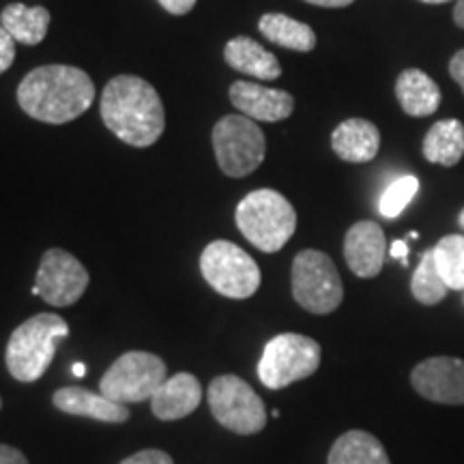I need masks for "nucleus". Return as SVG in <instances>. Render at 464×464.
I'll use <instances>...</instances> for the list:
<instances>
[{
    "label": "nucleus",
    "instance_id": "nucleus-1",
    "mask_svg": "<svg viewBox=\"0 0 464 464\" xmlns=\"http://www.w3.org/2000/svg\"><path fill=\"white\" fill-rule=\"evenodd\" d=\"M103 123L119 140L147 149L166 130V112L160 92L138 75H116L102 92Z\"/></svg>",
    "mask_w": 464,
    "mask_h": 464
},
{
    "label": "nucleus",
    "instance_id": "nucleus-2",
    "mask_svg": "<svg viewBox=\"0 0 464 464\" xmlns=\"http://www.w3.org/2000/svg\"><path fill=\"white\" fill-rule=\"evenodd\" d=\"M95 102L91 75L72 65H44L24 75L17 103L34 121L48 125L72 123Z\"/></svg>",
    "mask_w": 464,
    "mask_h": 464
},
{
    "label": "nucleus",
    "instance_id": "nucleus-3",
    "mask_svg": "<svg viewBox=\"0 0 464 464\" xmlns=\"http://www.w3.org/2000/svg\"><path fill=\"white\" fill-rule=\"evenodd\" d=\"M69 334V324L63 316L44 312L28 318L11 334L5 362L9 374L20 382H34L48 372L56 346Z\"/></svg>",
    "mask_w": 464,
    "mask_h": 464
},
{
    "label": "nucleus",
    "instance_id": "nucleus-4",
    "mask_svg": "<svg viewBox=\"0 0 464 464\" xmlns=\"http://www.w3.org/2000/svg\"><path fill=\"white\" fill-rule=\"evenodd\" d=\"M241 235L265 254H276L297 230V211L276 189L249 191L235 213Z\"/></svg>",
    "mask_w": 464,
    "mask_h": 464
},
{
    "label": "nucleus",
    "instance_id": "nucleus-5",
    "mask_svg": "<svg viewBox=\"0 0 464 464\" xmlns=\"http://www.w3.org/2000/svg\"><path fill=\"white\" fill-rule=\"evenodd\" d=\"M218 166L226 177L243 179L265 161L266 140L256 121L246 114H226L211 133Z\"/></svg>",
    "mask_w": 464,
    "mask_h": 464
},
{
    "label": "nucleus",
    "instance_id": "nucleus-6",
    "mask_svg": "<svg viewBox=\"0 0 464 464\" xmlns=\"http://www.w3.org/2000/svg\"><path fill=\"white\" fill-rule=\"evenodd\" d=\"M321 344L301 334H280L266 342L258 362V379L269 390H284L312 376L321 365Z\"/></svg>",
    "mask_w": 464,
    "mask_h": 464
},
{
    "label": "nucleus",
    "instance_id": "nucleus-7",
    "mask_svg": "<svg viewBox=\"0 0 464 464\" xmlns=\"http://www.w3.org/2000/svg\"><path fill=\"white\" fill-rule=\"evenodd\" d=\"M290 284L295 301L318 316L332 314L344 299V286L334 260L318 249H304L295 256Z\"/></svg>",
    "mask_w": 464,
    "mask_h": 464
},
{
    "label": "nucleus",
    "instance_id": "nucleus-8",
    "mask_svg": "<svg viewBox=\"0 0 464 464\" xmlns=\"http://www.w3.org/2000/svg\"><path fill=\"white\" fill-rule=\"evenodd\" d=\"M200 271L222 297L247 299L260 288V269L246 249L230 241H213L202 249Z\"/></svg>",
    "mask_w": 464,
    "mask_h": 464
},
{
    "label": "nucleus",
    "instance_id": "nucleus-9",
    "mask_svg": "<svg viewBox=\"0 0 464 464\" xmlns=\"http://www.w3.org/2000/svg\"><path fill=\"white\" fill-rule=\"evenodd\" d=\"M166 374L168 368L161 357L147 351H130L116 359L102 376L100 392L121 404L144 402L164 385Z\"/></svg>",
    "mask_w": 464,
    "mask_h": 464
},
{
    "label": "nucleus",
    "instance_id": "nucleus-10",
    "mask_svg": "<svg viewBox=\"0 0 464 464\" xmlns=\"http://www.w3.org/2000/svg\"><path fill=\"white\" fill-rule=\"evenodd\" d=\"M208 406L218 423L235 434H256L266 426V409L252 385L235 374H222L208 385Z\"/></svg>",
    "mask_w": 464,
    "mask_h": 464
},
{
    "label": "nucleus",
    "instance_id": "nucleus-11",
    "mask_svg": "<svg viewBox=\"0 0 464 464\" xmlns=\"http://www.w3.org/2000/svg\"><path fill=\"white\" fill-rule=\"evenodd\" d=\"M91 276L86 266L65 249H48L39 263L33 295L54 307L73 305L86 293Z\"/></svg>",
    "mask_w": 464,
    "mask_h": 464
},
{
    "label": "nucleus",
    "instance_id": "nucleus-12",
    "mask_svg": "<svg viewBox=\"0 0 464 464\" xmlns=\"http://www.w3.org/2000/svg\"><path fill=\"white\" fill-rule=\"evenodd\" d=\"M411 385L430 402L464 406V359H423L411 372Z\"/></svg>",
    "mask_w": 464,
    "mask_h": 464
},
{
    "label": "nucleus",
    "instance_id": "nucleus-13",
    "mask_svg": "<svg viewBox=\"0 0 464 464\" xmlns=\"http://www.w3.org/2000/svg\"><path fill=\"white\" fill-rule=\"evenodd\" d=\"M387 256L385 232L376 222L363 219L353 224L344 237V258L348 269L359 277H376Z\"/></svg>",
    "mask_w": 464,
    "mask_h": 464
},
{
    "label": "nucleus",
    "instance_id": "nucleus-14",
    "mask_svg": "<svg viewBox=\"0 0 464 464\" xmlns=\"http://www.w3.org/2000/svg\"><path fill=\"white\" fill-rule=\"evenodd\" d=\"M232 106L246 114L252 121H265V123H277L288 119L295 110L293 95L280 89H269L263 84H252L237 80L230 84Z\"/></svg>",
    "mask_w": 464,
    "mask_h": 464
},
{
    "label": "nucleus",
    "instance_id": "nucleus-15",
    "mask_svg": "<svg viewBox=\"0 0 464 464\" xmlns=\"http://www.w3.org/2000/svg\"><path fill=\"white\" fill-rule=\"evenodd\" d=\"M200 381L189 372H179L164 381L150 398V411L161 421H177L189 417L200 406Z\"/></svg>",
    "mask_w": 464,
    "mask_h": 464
},
{
    "label": "nucleus",
    "instance_id": "nucleus-16",
    "mask_svg": "<svg viewBox=\"0 0 464 464\" xmlns=\"http://www.w3.org/2000/svg\"><path fill=\"white\" fill-rule=\"evenodd\" d=\"M52 402L61 413L75 415V417H89L95 421H106V423H123L130 420V409L127 404L114 402L103 396V393H95L84 387L72 385L63 387L54 393Z\"/></svg>",
    "mask_w": 464,
    "mask_h": 464
},
{
    "label": "nucleus",
    "instance_id": "nucleus-17",
    "mask_svg": "<svg viewBox=\"0 0 464 464\" xmlns=\"http://www.w3.org/2000/svg\"><path fill=\"white\" fill-rule=\"evenodd\" d=\"M332 149L348 164L372 161L381 149L379 127L365 119H346L332 133Z\"/></svg>",
    "mask_w": 464,
    "mask_h": 464
},
{
    "label": "nucleus",
    "instance_id": "nucleus-18",
    "mask_svg": "<svg viewBox=\"0 0 464 464\" xmlns=\"http://www.w3.org/2000/svg\"><path fill=\"white\" fill-rule=\"evenodd\" d=\"M226 65L235 72L252 75L256 80H277L282 75V65L276 54L265 50L252 37H235L224 48Z\"/></svg>",
    "mask_w": 464,
    "mask_h": 464
},
{
    "label": "nucleus",
    "instance_id": "nucleus-19",
    "mask_svg": "<svg viewBox=\"0 0 464 464\" xmlns=\"http://www.w3.org/2000/svg\"><path fill=\"white\" fill-rule=\"evenodd\" d=\"M396 97L409 116H430L440 106V89L428 73L406 69L396 80Z\"/></svg>",
    "mask_w": 464,
    "mask_h": 464
},
{
    "label": "nucleus",
    "instance_id": "nucleus-20",
    "mask_svg": "<svg viewBox=\"0 0 464 464\" xmlns=\"http://www.w3.org/2000/svg\"><path fill=\"white\" fill-rule=\"evenodd\" d=\"M464 155V125L458 119L434 123L423 138V158L430 164L456 166Z\"/></svg>",
    "mask_w": 464,
    "mask_h": 464
},
{
    "label": "nucleus",
    "instance_id": "nucleus-21",
    "mask_svg": "<svg viewBox=\"0 0 464 464\" xmlns=\"http://www.w3.org/2000/svg\"><path fill=\"white\" fill-rule=\"evenodd\" d=\"M50 17V11L45 7H26L22 3H14L3 9L0 24L17 44L37 45L48 34Z\"/></svg>",
    "mask_w": 464,
    "mask_h": 464
},
{
    "label": "nucleus",
    "instance_id": "nucleus-22",
    "mask_svg": "<svg viewBox=\"0 0 464 464\" xmlns=\"http://www.w3.org/2000/svg\"><path fill=\"white\" fill-rule=\"evenodd\" d=\"M327 464H392L385 448L365 430H348L335 440Z\"/></svg>",
    "mask_w": 464,
    "mask_h": 464
},
{
    "label": "nucleus",
    "instance_id": "nucleus-23",
    "mask_svg": "<svg viewBox=\"0 0 464 464\" xmlns=\"http://www.w3.org/2000/svg\"><path fill=\"white\" fill-rule=\"evenodd\" d=\"M258 31L265 39L280 48L295 52H312L316 48V33L304 22L284 14H265L258 22Z\"/></svg>",
    "mask_w": 464,
    "mask_h": 464
},
{
    "label": "nucleus",
    "instance_id": "nucleus-24",
    "mask_svg": "<svg viewBox=\"0 0 464 464\" xmlns=\"http://www.w3.org/2000/svg\"><path fill=\"white\" fill-rule=\"evenodd\" d=\"M434 263L451 290L464 288V239L460 235L443 237L432 249Z\"/></svg>",
    "mask_w": 464,
    "mask_h": 464
},
{
    "label": "nucleus",
    "instance_id": "nucleus-25",
    "mask_svg": "<svg viewBox=\"0 0 464 464\" xmlns=\"http://www.w3.org/2000/svg\"><path fill=\"white\" fill-rule=\"evenodd\" d=\"M448 290V284L443 282L437 263H434L432 249H428L417 265L413 280H411V293L423 305H437L439 301L445 299Z\"/></svg>",
    "mask_w": 464,
    "mask_h": 464
},
{
    "label": "nucleus",
    "instance_id": "nucleus-26",
    "mask_svg": "<svg viewBox=\"0 0 464 464\" xmlns=\"http://www.w3.org/2000/svg\"><path fill=\"white\" fill-rule=\"evenodd\" d=\"M417 189H420V181H417V177H411V174L409 177H400L398 181H393L381 196V202H379L381 216L390 219L398 218L406 208V205L415 198Z\"/></svg>",
    "mask_w": 464,
    "mask_h": 464
},
{
    "label": "nucleus",
    "instance_id": "nucleus-27",
    "mask_svg": "<svg viewBox=\"0 0 464 464\" xmlns=\"http://www.w3.org/2000/svg\"><path fill=\"white\" fill-rule=\"evenodd\" d=\"M15 61V39L0 24V73H5Z\"/></svg>",
    "mask_w": 464,
    "mask_h": 464
},
{
    "label": "nucleus",
    "instance_id": "nucleus-28",
    "mask_svg": "<svg viewBox=\"0 0 464 464\" xmlns=\"http://www.w3.org/2000/svg\"><path fill=\"white\" fill-rule=\"evenodd\" d=\"M121 464H174V460L161 450H142L138 454L125 458Z\"/></svg>",
    "mask_w": 464,
    "mask_h": 464
},
{
    "label": "nucleus",
    "instance_id": "nucleus-29",
    "mask_svg": "<svg viewBox=\"0 0 464 464\" xmlns=\"http://www.w3.org/2000/svg\"><path fill=\"white\" fill-rule=\"evenodd\" d=\"M170 15H185L196 7V0H158Z\"/></svg>",
    "mask_w": 464,
    "mask_h": 464
},
{
    "label": "nucleus",
    "instance_id": "nucleus-30",
    "mask_svg": "<svg viewBox=\"0 0 464 464\" xmlns=\"http://www.w3.org/2000/svg\"><path fill=\"white\" fill-rule=\"evenodd\" d=\"M0 464H28V458L17 448L0 443Z\"/></svg>",
    "mask_w": 464,
    "mask_h": 464
},
{
    "label": "nucleus",
    "instance_id": "nucleus-31",
    "mask_svg": "<svg viewBox=\"0 0 464 464\" xmlns=\"http://www.w3.org/2000/svg\"><path fill=\"white\" fill-rule=\"evenodd\" d=\"M450 73L451 78L460 84V89L464 92V50H458L450 61Z\"/></svg>",
    "mask_w": 464,
    "mask_h": 464
},
{
    "label": "nucleus",
    "instance_id": "nucleus-32",
    "mask_svg": "<svg viewBox=\"0 0 464 464\" xmlns=\"http://www.w3.org/2000/svg\"><path fill=\"white\" fill-rule=\"evenodd\" d=\"M305 3L316 5V7L342 9V7H348V5H353V3H355V0H305Z\"/></svg>",
    "mask_w": 464,
    "mask_h": 464
},
{
    "label": "nucleus",
    "instance_id": "nucleus-33",
    "mask_svg": "<svg viewBox=\"0 0 464 464\" xmlns=\"http://www.w3.org/2000/svg\"><path fill=\"white\" fill-rule=\"evenodd\" d=\"M390 254L393 258H398L400 263L406 265V254H409V246H406L404 241H393Z\"/></svg>",
    "mask_w": 464,
    "mask_h": 464
},
{
    "label": "nucleus",
    "instance_id": "nucleus-34",
    "mask_svg": "<svg viewBox=\"0 0 464 464\" xmlns=\"http://www.w3.org/2000/svg\"><path fill=\"white\" fill-rule=\"evenodd\" d=\"M454 22L456 26L464 28V0H458L456 7H454Z\"/></svg>",
    "mask_w": 464,
    "mask_h": 464
},
{
    "label": "nucleus",
    "instance_id": "nucleus-35",
    "mask_svg": "<svg viewBox=\"0 0 464 464\" xmlns=\"http://www.w3.org/2000/svg\"><path fill=\"white\" fill-rule=\"evenodd\" d=\"M84 372H86V370H84L82 363H75V365H73V374H75V376H84Z\"/></svg>",
    "mask_w": 464,
    "mask_h": 464
},
{
    "label": "nucleus",
    "instance_id": "nucleus-36",
    "mask_svg": "<svg viewBox=\"0 0 464 464\" xmlns=\"http://www.w3.org/2000/svg\"><path fill=\"white\" fill-rule=\"evenodd\" d=\"M421 3H428V5H440V3H450V0H421Z\"/></svg>",
    "mask_w": 464,
    "mask_h": 464
},
{
    "label": "nucleus",
    "instance_id": "nucleus-37",
    "mask_svg": "<svg viewBox=\"0 0 464 464\" xmlns=\"http://www.w3.org/2000/svg\"><path fill=\"white\" fill-rule=\"evenodd\" d=\"M460 226H462V228H464V208H462V211H460Z\"/></svg>",
    "mask_w": 464,
    "mask_h": 464
},
{
    "label": "nucleus",
    "instance_id": "nucleus-38",
    "mask_svg": "<svg viewBox=\"0 0 464 464\" xmlns=\"http://www.w3.org/2000/svg\"><path fill=\"white\" fill-rule=\"evenodd\" d=\"M0 409H3V400H0Z\"/></svg>",
    "mask_w": 464,
    "mask_h": 464
}]
</instances>
